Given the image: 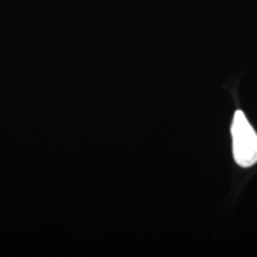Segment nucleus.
Instances as JSON below:
<instances>
[{"label": "nucleus", "instance_id": "f257e3e1", "mask_svg": "<svg viewBox=\"0 0 257 257\" xmlns=\"http://www.w3.org/2000/svg\"><path fill=\"white\" fill-rule=\"evenodd\" d=\"M233 157L237 165L246 168L257 162V134L240 110L236 111L232 126Z\"/></svg>", "mask_w": 257, "mask_h": 257}]
</instances>
